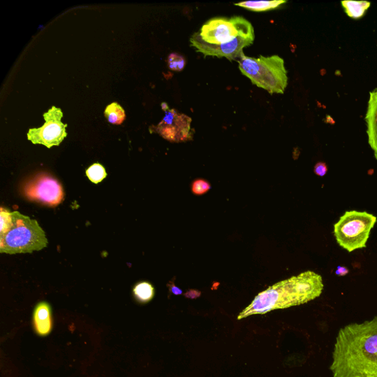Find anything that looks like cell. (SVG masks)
Masks as SVG:
<instances>
[{
    "label": "cell",
    "mask_w": 377,
    "mask_h": 377,
    "mask_svg": "<svg viewBox=\"0 0 377 377\" xmlns=\"http://www.w3.org/2000/svg\"><path fill=\"white\" fill-rule=\"evenodd\" d=\"M108 121L113 125H121L126 120V112L117 103L109 105L104 112Z\"/></svg>",
    "instance_id": "5bb4252c"
},
{
    "label": "cell",
    "mask_w": 377,
    "mask_h": 377,
    "mask_svg": "<svg viewBox=\"0 0 377 377\" xmlns=\"http://www.w3.org/2000/svg\"><path fill=\"white\" fill-rule=\"evenodd\" d=\"M333 360V377H377V316L342 328Z\"/></svg>",
    "instance_id": "6da1fadb"
},
{
    "label": "cell",
    "mask_w": 377,
    "mask_h": 377,
    "mask_svg": "<svg viewBox=\"0 0 377 377\" xmlns=\"http://www.w3.org/2000/svg\"><path fill=\"white\" fill-rule=\"evenodd\" d=\"M201 296V293L199 291L197 290H188L186 293H184V296L187 298L191 299H196L199 298Z\"/></svg>",
    "instance_id": "44dd1931"
},
{
    "label": "cell",
    "mask_w": 377,
    "mask_h": 377,
    "mask_svg": "<svg viewBox=\"0 0 377 377\" xmlns=\"http://www.w3.org/2000/svg\"><path fill=\"white\" fill-rule=\"evenodd\" d=\"M14 225L9 233L0 237V252L9 254L32 253L46 248L49 241L38 222L12 211Z\"/></svg>",
    "instance_id": "5b68a950"
},
{
    "label": "cell",
    "mask_w": 377,
    "mask_h": 377,
    "mask_svg": "<svg viewBox=\"0 0 377 377\" xmlns=\"http://www.w3.org/2000/svg\"><path fill=\"white\" fill-rule=\"evenodd\" d=\"M238 63L242 74L249 79L253 85L271 94L285 93L288 77L284 59L278 56L252 58L243 54L238 59Z\"/></svg>",
    "instance_id": "277c9868"
},
{
    "label": "cell",
    "mask_w": 377,
    "mask_h": 377,
    "mask_svg": "<svg viewBox=\"0 0 377 377\" xmlns=\"http://www.w3.org/2000/svg\"><path fill=\"white\" fill-rule=\"evenodd\" d=\"M168 64L169 68L175 72H181L185 67L186 60L181 55L173 53L169 56Z\"/></svg>",
    "instance_id": "ac0fdd59"
},
{
    "label": "cell",
    "mask_w": 377,
    "mask_h": 377,
    "mask_svg": "<svg viewBox=\"0 0 377 377\" xmlns=\"http://www.w3.org/2000/svg\"><path fill=\"white\" fill-rule=\"evenodd\" d=\"M24 195L29 201L55 207L64 198L61 183L49 174L41 173L28 181L23 188Z\"/></svg>",
    "instance_id": "52a82bcc"
},
{
    "label": "cell",
    "mask_w": 377,
    "mask_h": 377,
    "mask_svg": "<svg viewBox=\"0 0 377 377\" xmlns=\"http://www.w3.org/2000/svg\"><path fill=\"white\" fill-rule=\"evenodd\" d=\"M284 0H273V1H249L235 4L254 12H263L278 8L282 4H286Z\"/></svg>",
    "instance_id": "7c38bea8"
},
{
    "label": "cell",
    "mask_w": 377,
    "mask_h": 377,
    "mask_svg": "<svg viewBox=\"0 0 377 377\" xmlns=\"http://www.w3.org/2000/svg\"><path fill=\"white\" fill-rule=\"evenodd\" d=\"M315 174L321 177L324 176L328 172L327 165L324 162H318L314 168Z\"/></svg>",
    "instance_id": "ffe728a7"
},
{
    "label": "cell",
    "mask_w": 377,
    "mask_h": 377,
    "mask_svg": "<svg viewBox=\"0 0 377 377\" xmlns=\"http://www.w3.org/2000/svg\"><path fill=\"white\" fill-rule=\"evenodd\" d=\"M35 333L41 337L49 336L53 329L51 306L49 303H39L34 312L33 318Z\"/></svg>",
    "instance_id": "30bf717a"
},
{
    "label": "cell",
    "mask_w": 377,
    "mask_h": 377,
    "mask_svg": "<svg viewBox=\"0 0 377 377\" xmlns=\"http://www.w3.org/2000/svg\"><path fill=\"white\" fill-rule=\"evenodd\" d=\"M86 176L94 184H99L106 178V171L101 164L96 163L91 165L86 171Z\"/></svg>",
    "instance_id": "2e32d148"
},
{
    "label": "cell",
    "mask_w": 377,
    "mask_h": 377,
    "mask_svg": "<svg viewBox=\"0 0 377 377\" xmlns=\"http://www.w3.org/2000/svg\"><path fill=\"white\" fill-rule=\"evenodd\" d=\"M211 184L204 179H197L192 184V192L196 196H201L210 191Z\"/></svg>",
    "instance_id": "d6986e66"
},
{
    "label": "cell",
    "mask_w": 377,
    "mask_h": 377,
    "mask_svg": "<svg viewBox=\"0 0 377 377\" xmlns=\"http://www.w3.org/2000/svg\"><path fill=\"white\" fill-rule=\"evenodd\" d=\"M169 288L171 292H172L175 295H181L182 294V291L177 288L174 284H169Z\"/></svg>",
    "instance_id": "603a6c76"
},
{
    "label": "cell",
    "mask_w": 377,
    "mask_h": 377,
    "mask_svg": "<svg viewBox=\"0 0 377 377\" xmlns=\"http://www.w3.org/2000/svg\"><path fill=\"white\" fill-rule=\"evenodd\" d=\"M365 120L367 124L368 144L377 160V89L370 92Z\"/></svg>",
    "instance_id": "8fae6325"
},
{
    "label": "cell",
    "mask_w": 377,
    "mask_h": 377,
    "mask_svg": "<svg viewBox=\"0 0 377 377\" xmlns=\"http://www.w3.org/2000/svg\"><path fill=\"white\" fill-rule=\"evenodd\" d=\"M341 4L346 14L355 19L362 18L371 6V3L366 1H343Z\"/></svg>",
    "instance_id": "4fadbf2b"
},
{
    "label": "cell",
    "mask_w": 377,
    "mask_h": 377,
    "mask_svg": "<svg viewBox=\"0 0 377 377\" xmlns=\"http://www.w3.org/2000/svg\"><path fill=\"white\" fill-rule=\"evenodd\" d=\"M63 112L61 109L53 106L44 114L45 124L39 129H31L28 139L34 145H43L47 149L61 145L66 137V124L61 122Z\"/></svg>",
    "instance_id": "ba28073f"
},
{
    "label": "cell",
    "mask_w": 377,
    "mask_h": 377,
    "mask_svg": "<svg viewBox=\"0 0 377 377\" xmlns=\"http://www.w3.org/2000/svg\"><path fill=\"white\" fill-rule=\"evenodd\" d=\"M192 119L175 109L165 111V116L157 126H153L154 132L172 143H184L193 139Z\"/></svg>",
    "instance_id": "9c48e42d"
},
{
    "label": "cell",
    "mask_w": 377,
    "mask_h": 377,
    "mask_svg": "<svg viewBox=\"0 0 377 377\" xmlns=\"http://www.w3.org/2000/svg\"><path fill=\"white\" fill-rule=\"evenodd\" d=\"M376 221L377 218L367 211H346L334 226L337 243L348 252L366 248L370 233Z\"/></svg>",
    "instance_id": "8992f818"
},
{
    "label": "cell",
    "mask_w": 377,
    "mask_h": 377,
    "mask_svg": "<svg viewBox=\"0 0 377 377\" xmlns=\"http://www.w3.org/2000/svg\"><path fill=\"white\" fill-rule=\"evenodd\" d=\"M251 23L242 16L216 17L208 20L191 44L205 56L225 57L232 61L243 55V49L254 41Z\"/></svg>",
    "instance_id": "7a4b0ae2"
},
{
    "label": "cell",
    "mask_w": 377,
    "mask_h": 377,
    "mask_svg": "<svg viewBox=\"0 0 377 377\" xmlns=\"http://www.w3.org/2000/svg\"><path fill=\"white\" fill-rule=\"evenodd\" d=\"M0 221H1V225H0V237H1L9 233L14 225L12 212L2 207L1 212H0Z\"/></svg>",
    "instance_id": "e0dca14e"
},
{
    "label": "cell",
    "mask_w": 377,
    "mask_h": 377,
    "mask_svg": "<svg viewBox=\"0 0 377 377\" xmlns=\"http://www.w3.org/2000/svg\"><path fill=\"white\" fill-rule=\"evenodd\" d=\"M349 273V270L344 266H338L337 268V270L336 271V274L338 276H344L348 275Z\"/></svg>",
    "instance_id": "7402d4cb"
},
{
    "label": "cell",
    "mask_w": 377,
    "mask_h": 377,
    "mask_svg": "<svg viewBox=\"0 0 377 377\" xmlns=\"http://www.w3.org/2000/svg\"><path fill=\"white\" fill-rule=\"evenodd\" d=\"M321 275L306 271L298 276L276 283L258 293L238 317V320L253 315H264L275 310L287 309L319 297L323 290Z\"/></svg>",
    "instance_id": "3957f363"
},
{
    "label": "cell",
    "mask_w": 377,
    "mask_h": 377,
    "mask_svg": "<svg viewBox=\"0 0 377 377\" xmlns=\"http://www.w3.org/2000/svg\"><path fill=\"white\" fill-rule=\"evenodd\" d=\"M134 294L139 302L146 303L153 299L155 291L150 283L144 281L139 283V284L134 287Z\"/></svg>",
    "instance_id": "9a60e30c"
}]
</instances>
